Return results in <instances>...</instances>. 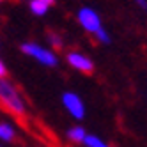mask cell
I'll return each mask as SVG.
<instances>
[{"mask_svg": "<svg viewBox=\"0 0 147 147\" xmlns=\"http://www.w3.org/2000/svg\"><path fill=\"white\" fill-rule=\"evenodd\" d=\"M0 107L16 117H25L28 110L23 94L7 78H0Z\"/></svg>", "mask_w": 147, "mask_h": 147, "instance_id": "cell-1", "label": "cell"}, {"mask_svg": "<svg viewBox=\"0 0 147 147\" xmlns=\"http://www.w3.org/2000/svg\"><path fill=\"white\" fill-rule=\"evenodd\" d=\"M20 50H22L23 55L34 59L43 67H57L59 66V55L50 46H43L39 43H34V41H25V43H22Z\"/></svg>", "mask_w": 147, "mask_h": 147, "instance_id": "cell-2", "label": "cell"}, {"mask_svg": "<svg viewBox=\"0 0 147 147\" xmlns=\"http://www.w3.org/2000/svg\"><path fill=\"white\" fill-rule=\"evenodd\" d=\"M60 103L64 110L71 115L75 121H83L87 115V107H85V101L82 99V96L75 90H66L62 92L60 96Z\"/></svg>", "mask_w": 147, "mask_h": 147, "instance_id": "cell-3", "label": "cell"}, {"mask_svg": "<svg viewBox=\"0 0 147 147\" xmlns=\"http://www.w3.org/2000/svg\"><path fill=\"white\" fill-rule=\"evenodd\" d=\"M76 22H78V25L85 30L87 34H92V36L103 28V22H101L99 13L96 11V9L87 7V5L78 9V13H76Z\"/></svg>", "mask_w": 147, "mask_h": 147, "instance_id": "cell-4", "label": "cell"}, {"mask_svg": "<svg viewBox=\"0 0 147 147\" xmlns=\"http://www.w3.org/2000/svg\"><path fill=\"white\" fill-rule=\"evenodd\" d=\"M66 62L67 66L73 67L78 73H83V75H90L94 73V62L89 55L82 53V51H76V50H71L66 53Z\"/></svg>", "mask_w": 147, "mask_h": 147, "instance_id": "cell-5", "label": "cell"}, {"mask_svg": "<svg viewBox=\"0 0 147 147\" xmlns=\"http://www.w3.org/2000/svg\"><path fill=\"white\" fill-rule=\"evenodd\" d=\"M89 135V131L83 128L82 124H73L71 128L66 131V138L73 144H83V140H85V136Z\"/></svg>", "mask_w": 147, "mask_h": 147, "instance_id": "cell-6", "label": "cell"}, {"mask_svg": "<svg viewBox=\"0 0 147 147\" xmlns=\"http://www.w3.org/2000/svg\"><path fill=\"white\" fill-rule=\"evenodd\" d=\"M14 140H16V128L7 121H0V142L11 144Z\"/></svg>", "mask_w": 147, "mask_h": 147, "instance_id": "cell-7", "label": "cell"}, {"mask_svg": "<svg viewBox=\"0 0 147 147\" xmlns=\"http://www.w3.org/2000/svg\"><path fill=\"white\" fill-rule=\"evenodd\" d=\"M50 4L45 2V0H30L28 2V9L34 16H45L48 11H50Z\"/></svg>", "mask_w": 147, "mask_h": 147, "instance_id": "cell-8", "label": "cell"}, {"mask_svg": "<svg viewBox=\"0 0 147 147\" xmlns=\"http://www.w3.org/2000/svg\"><path fill=\"white\" fill-rule=\"evenodd\" d=\"M82 145H83V147H112L107 140H103L101 136L94 135V133H89V135L85 136V140H83Z\"/></svg>", "mask_w": 147, "mask_h": 147, "instance_id": "cell-9", "label": "cell"}, {"mask_svg": "<svg viewBox=\"0 0 147 147\" xmlns=\"http://www.w3.org/2000/svg\"><path fill=\"white\" fill-rule=\"evenodd\" d=\"M48 46L53 48V50H62L64 48V41H62V37L55 32H50L48 34Z\"/></svg>", "mask_w": 147, "mask_h": 147, "instance_id": "cell-10", "label": "cell"}, {"mask_svg": "<svg viewBox=\"0 0 147 147\" xmlns=\"http://www.w3.org/2000/svg\"><path fill=\"white\" fill-rule=\"evenodd\" d=\"M94 37L98 39V43H99V45H110V43H112V36L108 34V30L105 28V27L99 30V32L94 34Z\"/></svg>", "mask_w": 147, "mask_h": 147, "instance_id": "cell-11", "label": "cell"}, {"mask_svg": "<svg viewBox=\"0 0 147 147\" xmlns=\"http://www.w3.org/2000/svg\"><path fill=\"white\" fill-rule=\"evenodd\" d=\"M0 78H7V66L2 57H0Z\"/></svg>", "mask_w": 147, "mask_h": 147, "instance_id": "cell-12", "label": "cell"}, {"mask_svg": "<svg viewBox=\"0 0 147 147\" xmlns=\"http://www.w3.org/2000/svg\"><path fill=\"white\" fill-rule=\"evenodd\" d=\"M133 2L138 5L140 9H144V11H147V0H133Z\"/></svg>", "mask_w": 147, "mask_h": 147, "instance_id": "cell-13", "label": "cell"}, {"mask_svg": "<svg viewBox=\"0 0 147 147\" xmlns=\"http://www.w3.org/2000/svg\"><path fill=\"white\" fill-rule=\"evenodd\" d=\"M45 2H48V4L51 5V4H53V2H55V0H45Z\"/></svg>", "mask_w": 147, "mask_h": 147, "instance_id": "cell-14", "label": "cell"}, {"mask_svg": "<svg viewBox=\"0 0 147 147\" xmlns=\"http://www.w3.org/2000/svg\"><path fill=\"white\" fill-rule=\"evenodd\" d=\"M2 2H4V0H0V4H2Z\"/></svg>", "mask_w": 147, "mask_h": 147, "instance_id": "cell-15", "label": "cell"}]
</instances>
